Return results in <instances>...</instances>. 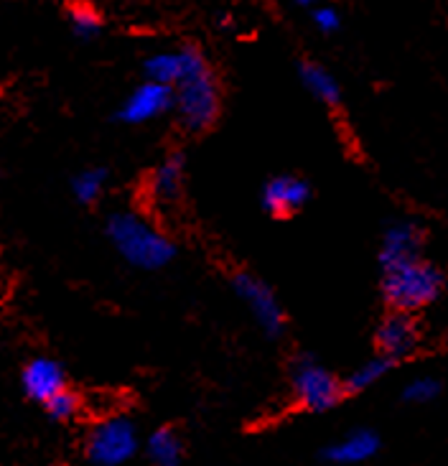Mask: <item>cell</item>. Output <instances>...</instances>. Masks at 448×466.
<instances>
[{"mask_svg":"<svg viewBox=\"0 0 448 466\" xmlns=\"http://www.w3.org/2000/svg\"><path fill=\"white\" fill-rule=\"evenodd\" d=\"M441 286H443L441 273L431 263H423L421 258L385 268V278H382L387 303L408 314L433 301L441 293Z\"/></svg>","mask_w":448,"mask_h":466,"instance_id":"3","label":"cell"},{"mask_svg":"<svg viewBox=\"0 0 448 466\" xmlns=\"http://www.w3.org/2000/svg\"><path fill=\"white\" fill-rule=\"evenodd\" d=\"M377 347L387 360H400L418 347V327L412 321L408 311L387 316L385 321L377 329Z\"/></svg>","mask_w":448,"mask_h":466,"instance_id":"9","label":"cell"},{"mask_svg":"<svg viewBox=\"0 0 448 466\" xmlns=\"http://www.w3.org/2000/svg\"><path fill=\"white\" fill-rule=\"evenodd\" d=\"M390 362H392V360H387V357H377V360L364 362L360 370H354V372L349 375L347 390L360 392L367 390V388H372L374 382H380V380L385 378V372L390 370Z\"/></svg>","mask_w":448,"mask_h":466,"instance_id":"18","label":"cell"},{"mask_svg":"<svg viewBox=\"0 0 448 466\" xmlns=\"http://www.w3.org/2000/svg\"><path fill=\"white\" fill-rule=\"evenodd\" d=\"M421 250V232L415 225L400 222L387 229L382 238V248H380V263L382 268H392V265L408 263L415 260Z\"/></svg>","mask_w":448,"mask_h":466,"instance_id":"12","label":"cell"},{"mask_svg":"<svg viewBox=\"0 0 448 466\" xmlns=\"http://www.w3.org/2000/svg\"><path fill=\"white\" fill-rule=\"evenodd\" d=\"M24 390L38 403H46L56 392L64 390V370L59 362L46 360V357L28 362L24 370Z\"/></svg>","mask_w":448,"mask_h":466,"instance_id":"10","label":"cell"},{"mask_svg":"<svg viewBox=\"0 0 448 466\" xmlns=\"http://www.w3.org/2000/svg\"><path fill=\"white\" fill-rule=\"evenodd\" d=\"M232 286H235L237 296L248 303L249 314L260 324L262 331L270 334V337H278L283 331L286 321H283V309L273 296V290L268 289L260 278L249 276V273H237Z\"/></svg>","mask_w":448,"mask_h":466,"instance_id":"6","label":"cell"},{"mask_svg":"<svg viewBox=\"0 0 448 466\" xmlns=\"http://www.w3.org/2000/svg\"><path fill=\"white\" fill-rule=\"evenodd\" d=\"M107 238L127 263L143 270H158L171 263L176 255L174 242L133 212L112 215L107 222Z\"/></svg>","mask_w":448,"mask_h":466,"instance_id":"2","label":"cell"},{"mask_svg":"<svg viewBox=\"0 0 448 466\" xmlns=\"http://www.w3.org/2000/svg\"><path fill=\"white\" fill-rule=\"evenodd\" d=\"M105 181H107V174L102 168H85L72 181V191H75V197L82 204H92L102 197Z\"/></svg>","mask_w":448,"mask_h":466,"instance_id":"17","label":"cell"},{"mask_svg":"<svg viewBox=\"0 0 448 466\" xmlns=\"http://www.w3.org/2000/svg\"><path fill=\"white\" fill-rule=\"evenodd\" d=\"M146 75L153 82H161L174 87L176 82L184 75V49L178 51H161L156 56H150L146 62Z\"/></svg>","mask_w":448,"mask_h":466,"instance_id":"15","label":"cell"},{"mask_svg":"<svg viewBox=\"0 0 448 466\" xmlns=\"http://www.w3.org/2000/svg\"><path fill=\"white\" fill-rule=\"evenodd\" d=\"M313 24L319 31H324V34H334L339 24H341V18H339V13L334 8H329V5H321V8H316L313 11Z\"/></svg>","mask_w":448,"mask_h":466,"instance_id":"22","label":"cell"},{"mask_svg":"<svg viewBox=\"0 0 448 466\" xmlns=\"http://www.w3.org/2000/svg\"><path fill=\"white\" fill-rule=\"evenodd\" d=\"M438 395V382L433 378H418L412 380L405 388V400L408 403H428Z\"/></svg>","mask_w":448,"mask_h":466,"instance_id":"21","label":"cell"},{"mask_svg":"<svg viewBox=\"0 0 448 466\" xmlns=\"http://www.w3.org/2000/svg\"><path fill=\"white\" fill-rule=\"evenodd\" d=\"M311 189L299 177H275L262 187V207L265 212L275 217L299 212L303 204L309 202Z\"/></svg>","mask_w":448,"mask_h":466,"instance_id":"8","label":"cell"},{"mask_svg":"<svg viewBox=\"0 0 448 466\" xmlns=\"http://www.w3.org/2000/svg\"><path fill=\"white\" fill-rule=\"evenodd\" d=\"M181 439L171 429L156 431L148 439V456L156 466H178L181 464Z\"/></svg>","mask_w":448,"mask_h":466,"instance_id":"16","label":"cell"},{"mask_svg":"<svg viewBox=\"0 0 448 466\" xmlns=\"http://www.w3.org/2000/svg\"><path fill=\"white\" fill-rule=\"evenodd\" d=\"M174 107L191 133L207 130L219 113V89L199 49L184 46V75L174 85Z\"/></svg>","mask_w":448,"mask_h":466,"instance_id":"1","label":"cell"},{"mask_svg":"<svg viewBox=\"0 0 448 466\" xmlns=\"http://www.w3.org/2000/svg\"><path fill=\"white\" fill-rule=\"evenodd\" d=\"M171 107H174V87L161 85V82H153V79H146L120 105L117 117L123 123H130V126H140V123H148L153 117L166 113V110H171Z\"/></svg>","mask_w":448,"mask_h":466,"instance_id":"7","label":"cell"},{"mask_svg":"<svg viewBox=\"0 0 448 466\" xmlns=\"http://www.w3.org/2000/svg\"><path fill=\"white\" fill-rule=\"evenodd\" d=\"M46 410H49L51 418H56V420H69V418L75 416L76 408H79V400H76L75 392H69L66 388L59 390L54 398L46 400Z\"/></svg>","mask_w":448,"mask_h":466,"instance_id":"20","label":"cell"},{"mask_svg":"<svg viewBox=\"0 0 448 466\" xmlns=\"http://www.w3.org/2000/svg\"><path fill=\"white\" fill-rule=\"evenodd\" d=\"M137 451V431L127 418H110L89 433L87 456L95 466H123Z\"/></svg>","mask_w":448,"mask_h":466,"instance_id":"4","label":"cell"},{"mask_svg":"<svg viewBox=\"0 0 448 466\" xmlns=\"http://www.w3.org/2000/svg\"><path fill=\"white\" fill-rule=\"evenodd\" d=\"M293 392H296V400L303 408L321 413V410L334 408L344 390H341L339 380L326 367L303 357L293 367Z\"/></svg>","mask_w":448,"mask_h":466,"instance_id":"5","label":"cell"},{"mask_svg":"<svg viewBox=\"0 0 448 466\" xmlns=\"http://www.w3.org/2000/svg\"><path fill=\"white\" fill-rule=\"evenodd\" d=\"M296 3H299V5H313L316 0H296Z\"/></svg>","mask_w":448,"mask_h":466,"instance_id":"23","label":"cell"},{"mask_svg":"<svg viewBox=\"0 0 448 466\" xmlns=\"http://www.w3.org/2000/svg\"><path fill=\"white\" fill-rule=\"evenodd\" d=\"M181 189H184V156L174 153L153 171L148 184L150 199L158 207H174L181 199Z\"/></svg>","mask_w":448,"mask_h":466,"instance_id":"11","label":"cell"},{"mask_svg":"<svg viewBox=\"0 0 448 466\" xmlns=\"http://www.w3.org/2000/svg\"><path fill=\"white\" fill-rule=\"evenodd\" d=\"M300 79H303L306 89L311 92L316 100L326 102V105H336V102L341 100V92H339L336 79L331 76V72H326L324 66L306 62L300 66Z\"/></svg>","mask_w":448,"mask_h":466,"instance_id":"14","label":"cell"},{"mask_svg":"<svg viewBox=\"0 0 448 466\" xmlns=\"http://www.w3.org/2000/svg\"><path fill=\"white\" fill-rule=\"evenodd\" d=\"M69 24L79 38H92L100 34V15L92 11L89 5H75L69 13Z\"/></svg>","mask_w":448,"mask_h":466,"instance_id":"19","label":"cell"},{"mask_svg":"<svg viewBox=\"0 0 448 466\" xmlns=\"http://www.w3.org/2000/svg\"><path fill=\"white\" fill-rule=\"evenodd\" d=\"M377 446H380V441L372 431H354V433L344 436L341 441H336L334 446H329L326 459L334 464H360V461H367L370 456H374Z\"/></svg>","mask_w":448,"mask_h":466,"instance_id":"13","label":"cell"}]
</instances>
